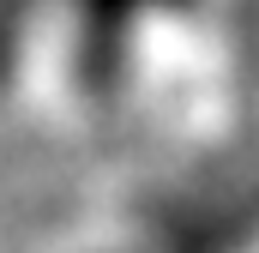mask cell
<instances>
[{"label":"cell","instance_id":"1","mask_svg":"<svg viewBox=\"0 0 259 253\" xmlns=\"http://www.w3.org/2000/svg\"><path fill=\"white\" fill-rule=\"evenodd\" d=\"M163 6H193V0H78V36H84V72L103 78L109 66L121 61L133 24L145 12H163Z\"/></svg>","mask_w":259,"mask_h":253}]
</instances>
